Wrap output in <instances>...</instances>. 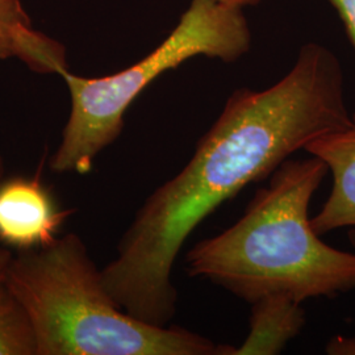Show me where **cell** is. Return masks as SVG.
I'll return each mask as SVG.
<instances>
[{
  "label": "cell",
  "instance_id": "cell-1",
  "mask_svg": "<svg viewBox=\"0 0 355 355\" xmlns=\"http://www.w3.org/2000/svg\"><path fill=\"white\" fill-rule=\"evenodd\" d=\"M338 57L304 44L291 70L265 89H236L187 165L148 199L124 232L103 282L127 313L167 327L177 313L173 270L191 234L252 183L320 136L350 125Z\"/></svg>",
  "mask_w": 355,
  "mask_h": 355
},
{
  "label": "cell",
  "instance_id": "cell-2",
  "mask_svg": "<svg viewBox=\"0 0 355 355\" xmlns=\"http://www.w3.org/2000/svg\"><path fill=\"white\" fill-rule=\"evenodd\" d=\"M329 170L324 161L287 158L258 189L241 218L186 254L190 278L252 304L274 293L297 303L355 290V254L321 240L309 207Z\"/></svg>",
  "mask_w": 355,
  "mask_h": 355
},
{
  "label": "cell",
  "instance_id": "cell-3",
  "mask_svg": "<svg viewBox=\"0 0 355 355\" xmlns=\"http://www.w3.org/2000/svg\"><path fill=\"white\" fill-rule=\"evenodd\" d=\"M10 282L26 308L37 355H230L233 347L130 316L107 290L102 268L76 233L17 252Z\"/></svg>",
  "mask_w": 355,
  "mask_h": 355
},
{
  "label": "cell",
  "instance_id": "cell-4",
  "mask_svg": "<svg viewBox=\"0 0 355 355\" xmlns=\"http://www.w3.org/2000/svg\"><path fill=\"white\" fill-rule=\"evenodd\" d=\"M252 46L243 8L221 0H191L177 26L152 53L112 76L86 78L64 70L70 114L51 158L57 174H86L96 157L117 140L124 116L153 82L195 57L236 62Z\"/></svg>",
  "mask_w": 355,
  "mask_h": 355
},
{
  "label": "cell",
  "instance_id": "cell-5",
  "mask_svg": "<svg viewBox=\"0 0 355 355\" xmlns=\"http://www.w3.org/2000/svg\"><path fill=\"white\" fill-rule=\"evenodd\" d=\"M73 214L58 205L38 175L0 182V245L6 248L20 252L49 245Z\"/></svg>",
  "mask_w": 355,
  "mask_h": 355
},
{
  "label": "cell",
  "instance_id": "cell-6",
  "mask_svg": "<svg viewBox=\"0 0 355 355\" xmlns=\"http://www.w3.org/2000/svg\"><path fill=\"white\" fill-rule=\"evenodd\" d=\"M304 150L325 162L333 180L328 199L311 218L312 227L320 236L350 229L355 249V114L350 125L311 141Z\"/></svg>",
  "mask_w": 355,
  "mask_h": 355
},
{
  "label": "cell",
  "instance_id": "cell-7",
  "mask_svg": "<svg viewBox=\"0 0 355 355\" xmlns=\"http://www.w3.org/2000/svg\"><path fill=\"white\" fill-rule=\"evenodd\" d=\"M250 305L249 334L230 355L280 354L304 329L305 309L290 296L267 295Z\"/></svg>",
  "mask_w": 355,
  "mask_h": 355
},
{
  "label": "cell",
  "instance_id": "cell-8",
  "mask_svg": "<svg viewBox=\"0 0 355 355\" xmlns=\"http://www.w3.org/2000/svg\"><path fill=\"white\" fill-rule=\"evenodd\" d=\"M13 57L42 74L67 70L64 46L32 28L21 0H0V60Z\"/></svg>",
  "mask_w": 355,
  "mask_h": 355
},
{
  "label": "cell",
  "instance_id": "cell-9",
  "mask_svg": "<svg viewBox=\"0 0 355 355\" xmlns=\"http://www.w3.org/2000/svg\"><path fill=\"white\" fill-rule=\"evenodd\" d=\"M13 255L10 248L0 245V355H37L26 308L10 282Z\"/></svg>",
  "mask_w": 355,
  "mask_h": 355
},
{
  "label": "cell",
  "instance_id": "cell-10",
  "mask_svg": "<svg viewBox=\"0 0 355 355\" xmlns=\"http://www.w3.org/2000/svg\"><path fill=\"white\" fill-rule=\"evenodd\" d=\"M341 19L355 51V0H327Z\"/></svg>",
  "mask_w": 355,
  "mask_h": 355
},
{
  "label": "cell",
  "instance_id": "cell-11",
  "mask_svg": "<svg viewBox=\"0 0 355 355\" xmlns=\"http://www.w3.org/2000/svg\"><path fill=\"white\" fill-rule=\"evenodd\" d=\"M325 353L329 355H355V336H336L330 338Z\"/></svg>",
  "mask_w": 355,
  "mask_h": 355
},
{
  "label": "cell",
  "instance_id": "cell-12",
  "mask_svg": "<svg viewBox=\"0 0 355 355\" xmlns=\"http://www.w3.org/2000/svg\"><path fill=\"white\" fill-rule=\"evenodd\" d=\"M221 1H224V3H227V4H230V6H234V7L245 8V7H249V6L258 4L261 0H221Z\"/></svg>",
  "mask_w": 355,
  "mask_h": 355
},
{
  "label": "cell",
  "instance_id": "cell-13",
  "mask_svg": "<svg viewBox=\"0 0 355 355\" xmlns=\"http://www.w3.org/2000/svg\"><path fill=\"white\" fill-rule=\"evenodd\" d=\"M4 171H6V167H4V162H3V158L0 157V182L4 179Z\"/></svg>",
  "mask_w": 355,
  "mask_h": 355
}]
</instances>
